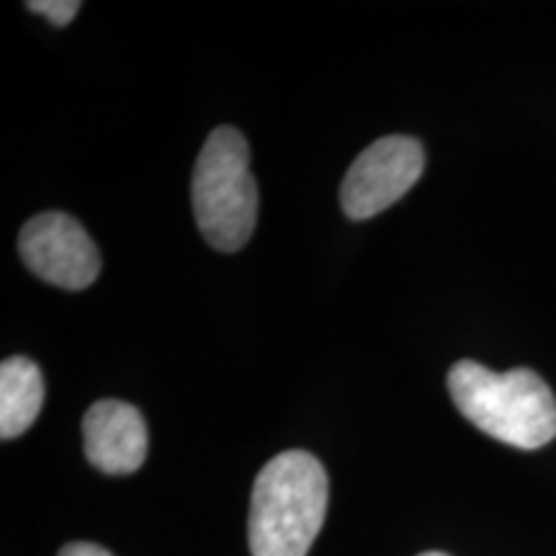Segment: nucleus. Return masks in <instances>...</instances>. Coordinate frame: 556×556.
I'll list each match as a JSON object with an SVG mask.
<instances>
[{"instance_id": "nucleus-1", "label": "nucleus", "mask_w": 556, "mask_h": 556, "mask_svg": "<svg viewBox=\"0 0 556 556\" xmlns=\"http://www.w3.org/2000/svg\"><path fill=\"white\" fill-rule=\"evenodd\" d=\"M328 513V475L307 451H283L255 477L250 500L253 556H307Z\"/></svg>"}, {"instance_id": "nucleus-2", "label": "nucleus", "mask_w": 556, "mask_h": 556, "mask_svg": "<svg viewBox=\"0 0 556 556\" xmlns=\"http://www.w3.org/2000/svg\"><path fill=\"white\" fill-rule=\"evenodd\" d=\"M448 392L471 426L513 448L533 451L556 438V397L531 368L495 374L477 361L448 371Z\"/></svg>"}, {"instance_id": "nucleus-3", "label": "nucleus", "mask_w": 556, "mask_h": 556, "mask_svg": "<svg viewBox=\"0 0 556 556\" xmlns=\"http://www.w3.org/2000/svg\"><path fill=\"white\" fill-rule=\"evenodd\" d=\"M193 217L212 248L235 253L258 222V186L250 170L245 137L232 127H217L199 152L191 180Z\"/></svg>"}, {"instance_id": "nucleus-4", "label": "nucleus", "mask_w": 556, "mask_h": 556, "mask_svg": "<svg viewBox=\"0 0 556 556\" xmlns=\"http://www.w3.org/2000/svg\"><path fill=\"white\" fill-rule=\"evenodd\" d=\"M426 168V152L413 137H381L353 160L340 186V204L351 219H371L405 197Z\"/></svg>"}, {"instance_id": "nucleus-5", "label": "nucleus", "mask_w": 556, "mask_h": 556, "mask_svg": "<svg viewBox=\"0 0 556 556\" xmlns=\"http://www.w3.org/2000/svg\"><path fill=\"white\" fill-rule=\"evenodd\" d=\"M18 253L41 281L80 291L99 278V248L75 217L45 212L26 222L18 235Z\"/></svg>"}, {"instance_id": "nucleus-6", "label": "nucleus", "mask_w": 556, "mask_h": 556, "mask_svg": "<svg viewBox=\"0 0 556 556\" xmlns=\"http://www.w3.org/2000/svg\"><path fill=\"white\" fill-rule=\"evenodd\" d=\"M86 456L103 475H131L148 458V426L135 405L101 400L83 417Z\"/></svg>"}, {"instance_id": "nucleus-7", "label": "nucleus", "mask_w": 556, "mask_h": 556, "mask_svg": "<svg viewBox=\"0 0 556 556\" xmlns=\"http://www.w3.org/2000/svg\"><path fill=\"white\" fill-rule=\"evenodd\" d=\"M45 405V377L31 358L13 356L0 364V435L18 438L34 426Z\"/></svg>"}, {"instance_id": "nucleus-8", "label": "nucleus", "mask_w": 556, "mask_h": 556, "mask_svg": "<svg viewBox=\"0 0 556 556\" xmlns=\"http://www.w3.org/2000/svg\"><path fill=\"white\" fill-rule=\"evenodd\" d=\"M29 11L50 18L54 26H67L70 21L78 16L80 3L78 0H34V3H29Z\"/></svg>"}, {"instance_id": "nucleus-9", "label": "nucleus", "mask_w": 556, "mask_h": 556, "mask_svg": "<svg viewBox=\"0 0 556 556\" xmlns=\"http://www.w3.org/2000/svg\"><path fill=\"white\" fill-rule=\"evenodd\" d=\"M58 556H111L106 548L99 544H86V541H75V544L62 546Z\"/></svg>"}, {"instance_id": "nucleus-10", "label": "nucleus", "mask_w": 556, "mask_h": 556, "mask_svg": "<svg viewBox=\"0 0 556 556\" xmlns=\"http://www.w3.org/2000/svg\"><path fill=\"white\" fill-rule=\"evenodd\" d=\"M420 556H448V554H443V552H426V554H420Z\"/></svg>"}]
</instances>
